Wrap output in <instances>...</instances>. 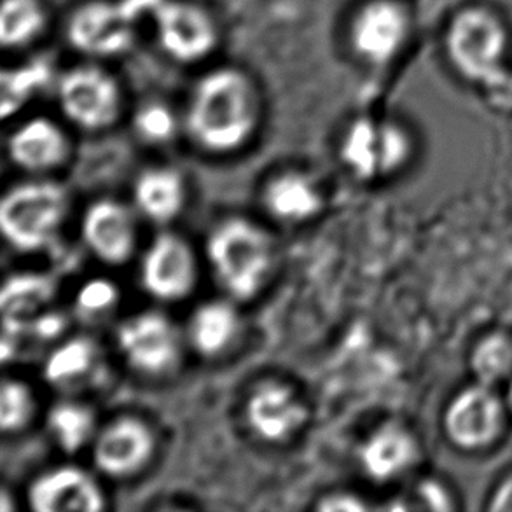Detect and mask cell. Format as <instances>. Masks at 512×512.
<instances>
[{"mask_svg":"<svg viewBox=\"0 0 512 512\" xmlns=\"http://www.w3.org/2000/svg\"><path fill=\"white\" fill-rule=\"evenodd\" d=\"M261 102L252 77L236 67H217L194 84L186 126L194 142L212 153L243 146L259 123Z\"/></svg>","mask_w":512,"mask_h":512,"instance_id":"1","label":"cell"},{"mask_svg":"<svg viewBox=\"0 0 512 512\" xmlns=\"http://www.w3.org/2000/svg\"><path fill=\"white\" fill-rule=\"evenodd\" d=\"M509 48L506 23L485 6H465L451 16L444 49L458 76L472 84L495 83Z\"/></svg>","mask_w":512,"mask_h":512,"instance_id":"2","label":"cell"},{"mask_svg":"<svg viewBox=\"0 0 512 512\" xmlns=\"http://www.w3.org/2000/svg\"><path fill=\"white\" fill-rule=\"evenodd\" d=\"M208 259L222 287L236 299H250L263 287L271 264V242L263 229L229 219L212 231Z\"/></svg>","mask_w":512,"mask_h":512,"instance_id":"3","label":"cell"},{"mask_svg":"<svg viewBox=\"0 0 512 512\" xmlns=\"http://www.w3.org/2000/svg\"><path fill=\"white\" fill-rule=\"evenodd\" d=\"M69 198L55 182H25L0 203V228L14 249L37 250L51 242L67 215Z\"/></svg>","mask_w":512,"mask_h":512,"instance_id":"4","label":"cell"},{"mask_svg":"<svg viewBox=\"0 0 512 512\" xmlns=\"http://www.w3.org/2000/svg\"><path fill=\"white\" fill-rule=\"evenodd\" d=\"M411 34V14L402 0H366L348 25L353 55L371 67H385L399 56Z\"/></svg>","mask_w":512,"mask_h":512,"instance_id":"5","label":"cell"},{"mask_svg":"<svg viewBox=\"0 0 512 512\" xmlns=\"http://www.w3.org/2000/svg\"><path fill=\"white\" fill-rule=\"evenodd\" d=\"M56 95L63 114L84 130L114 125L123 102L116 77L98 65H77L63 72Z\"/></svg>","mask_w":512,"mask_h":512,"instance_id":"6","label":"cell"},{"mask_svg":"<svg viewBox=\"0 0 512 512\" xmlns=\"http://www.w3.org/2000/svg\"><path fill=\"white\" fill-rule=\"evenodd\" d=\"M506 416V401L493 387L476 381L451 399L444 413V432L458 450H486L502 436Z\"/></svg>","mask_w":512,"mask_h":512,"instance_id":"7","label":"cell"},{"mask_svg":"<svg viewBox=\"0 0 512 512\" xmlns=\"http://www.w3.org/2000/svg\"><path fill=\"white\" fill-rule=\"evenodd\" d=\"M153 14L158 42L177 62H200L219 42V27L214 16L198 2L161 0Z\"/></svg>","mask_w":512,"mask_h":512,"instance_id":"8","label":"cell"},{"mask_svg":"<svg viewBox=\"0 0 512 512\" xmlns=\"http://www.w3.org/2000/svg\"><path fill=\"white\" fill-rule=\"evenodd\" d=\"M137 16L125 0H93L77 7L67 23L69 42L81 53L114 56L132 46Z\"/></svg>","mask_w":512,"mask_h":512,"instance_id":"9","label":"cell"},{"mask_svg":"<svg viewBox=\"0 0 512 512\" xmlns=\"http://www.w3.org/2000/svg\"><path fill=\"white\" fill-rule=\"evenodd\" d=\"M408 133L394 123L360 119L346 133L341 154L346 165L360 177L392 172L408 160Z\"/></svg>","mask_w":512,"mask_h":512,"instance_id":"10","label":"cell"},{"mask_svg":"<svg viewBox=\"0 0 512 512\" xmlns=\"http://www.w3.org/2000/svg\"><path fill=\"white\" fill-rule=\"evenodd\" d=\"M119 350L135 369L160 374L179 357V338L172 322L156 312L140 313L118 329Z\"/></svg>","mask_w":512,"mask_h":512,"instance_id":"11","label":"cell"},{"mask_svg":"<svg viewBox=\"0 0 512 512\" xmlns=\"http://www.w3.org/2000/svg\"><path fill=\"white\" fill-rule=\"evenodd\" d=\"M196 282L193 250L172 233L156 236L142 261V284L154 298H186Z\"/></svg>","mask_w":512,"mask_h":512,"instance_id":"12","label":"cell"},{"mask_svg":"<svg viewBox=\"0 0 512 512\" xmlns=\"http://www.w3.org/2000/svg\"><path fill=\"white\" fill-rule=\"evenodd\" d=\"M154 437L146 423L123 416L98 434L93 460L100 471L121 478L140 471L153 455Z\"/></svg>","mask_w":512,"mask_h":512,"instance_id":"13","label":"cell"},{"mask_svg":"<svg viewBox=\"0 0 512 512\" xmlns=\"http://www.w3.org/2000/svg\"><path fill=\"white\" fill-rule=\"evenodd\" d=\"M28 502L37 512H98L105 506L104 493L95 479L72 465L35 479L28 490Z\"/></svg>","mask_w":512,"mask_h":512,"instance_id":"14","label":"cell"},{"mask_svg":"<svg viewBox=\"0 0 512 512\" xmlns=\"http://www.w3.org/2000/svg\"><path fill=\"white\" fill-rule=\"evenodd\" d=\"M245 415L257 436L280 443L305 423L306 408L291 387L278 381H264L250 394Z\"/></svg>","mask_w":512,"mask_h":512,"instance_id":"15","label":"cell"},{"mask_svg":"<svg viewBox=\"0 0 512 512\" xmlns=\"http://www.w3.org/2000/svg\"><path fill=\"white\" fill-rule=\"evenodd\" d=\"M83 238L88 249L104 263H126L135 250L132 215L118 201H97L84 214Z\"/></svg>","mask_w":512,"mask_h":512,"instance_id":"16","label":"cell"},{"mask_svg":"<svg viewBox=\"0 0 512 512\" xmlns=\"http://www.w3.org/2000/svg\"><path fill=\"white\" fill-rule=\"evenodd\" d=\"M69 149L67 135L48 118L28 119L7 142L14 165L28 172H48L60 167L67 160Z\"/></svg>","mask_w":512,"mask_h":512,"instance_id":"17","label":"cell"},{"mask_svg":"<svg viewBox=\"0 0 512 512\" xmlns=\"http://www.w3.org/2000/svg\"><path fill=\"white\" fill-rule=\"evenodd\" d=\"M416 457L418 446L415 437L395 423L374 430L359 453L362 469L374 481H388L401 476L415 464Z\"/></svg>","mask_w":512,"mask_h":512,"instance_id":"18","label":"cell"},{"mask_svg":"<svg viewBox=\"0 0 512 512\" xmlns=\"http://www.w3.org/2000/svg\"><path fill=\"white\" fill-rule=\"evenodd\" d=\"M264 207L282 221H303L319 212L322 198L306 175L287 172L264 187Z\"/></svg>","mask_w":512,"mask_h":512,"instance_id":"19","label":"cell"},{"mask_svg":"<svg viewBox=\"0 0 512 512\" xmlns=\"http://www.w3.org/2000/svg\"><path fill=\"white\" fill-rule=\"evenodd\" d=\"M133 196L142 214L153 221H172L184 203V184L172 168H151L139 175Z\"/></svg>","mask_w":512,"mask_h":512,"instance_id":"20","label":"cell"},{"mask_svg":"<svg viewBox=\"0 0 512 512\" xmlns=\"http://www.w3.org/2000/svg\"><path fill=\"white\" fill-rule=\"evenodd\" d=\"M55 292L53 280L35 273H20L6 280L2 287L0 306L4 313L6 334H16L23 327V319L46 305Z\"/></svg>","mask_w":512,"mask_h":512,"instance_id":"21","label":"cell"},{"mask_svg":"<svg viewBox=\"0 0 512 512\" xmlns=\"http://www.w3.org/2000/svg\"><path fill=\"white\" fill-rule=\"evenodd\" d=\"M236 334V313L222 301H212L194 310L189 322V338L203 355H217Z\"/></svg>","mask_w":512,"mask_h":512,"instance_id":"22","label":"cell"},{"mask_svg":"<svg viewBox=\"0 0 512 512\" xmlns=\"http://www.w3.org/2000/svg\"><path fill=\"white\" fill-rule=\"evenodd\" d=\"M48 25V13L42 0H2L0 6V42L6 49L32 44Z\"/></svg>","mask_w":512,"mask_h":512,"instance_id":"23","label":"cell"},{"mask_svg":"<svg viewBox=\"0 0 512 512\" xmlns=\"http://www.w3.org/2000/svg\"><path fill=\"white\" fill-rule=\"evenodd\" d=\"M48 427L63 451L76 453L93 437L95 416L79 402H58L49 409Z\"/></svg>","mask_w":512,"mask_h":512,"instance_id":"24","label":"cell"},{"mask_svg":"<svg viewBox=\"0 0 512 512\" xmlns=\"http://www.w3.org/2000/svg\"><path fill=\"white\" fill-rule=\"evenodd\" d=\"M471 369L481 385L495 387L512 378V338L506 333L486 334L471 353Z\"/></svg>","mask_w":512,"mask_h":512,"instance_id":"25","label":"cell"},{"mask_svg":"<svg viewBox=\"0 0 512 512\" xmlns=\"http://www.w3.org/2000/svg\"><path fill=\"white\" fill-rule=\"evenodd\" d=\"M95 355V346L86 338L65 341L46 360L44 376L55 385L72 383L90 371Z\"/></svg>","mask_w":512,"mask_h":512,"instance_id":"26","label":"cell"},{"mask_svg":"<svg viewBox=\"0 0 512 512\" xmlns=\"http://www.w3.org/2000/svg\"><path fill=\"white\" fill-rule=\"evenodd\" d=\"M34 413V397L30 388L16 380H6L0 388V427L14 432L27 425Z\"/></svg>","mask_w":512,"mask_h":512,"instance_id":"27","label":"cell"},{"mask_svg":"<svg viewBox=\"0 0 512 512\" xmlns=\"http://www.w3.org/2000/svg\"><path fill=\"white\" fill-rule=\"evenodd\" d=\"M135 130L139 133L140 139L161 144L172 139L177 132V118L168 105L161 102H149L139 107V111L133 118Z\"/></svg>","mask_w":512,"mask_h":512,"instance_id":"28","label":"cell"},{"mask_svg":"<svg viewBox=\"0 0 512 512\" xmlns=\"http://www.w3.org/2000/svg\"><path fill=\"white\" fill-rule=\"evenodd\" d=\"M49 74L44 65H30L27 69L13 70L2 76V107L4 116L25 102L32 93L48 81Z\"/></svg>","mask_w":512,"mask_h":512,"instance_id":"29","label":"cell"},{"mask_svg":"<svg viewBox=\"0 0 512 512\" xmlns=\"http://www.w3.org/2000/svg\"><path fill=\"white\" fill-rule=\"evenodd\" d=\"M118 301V287L109 280H91L81 287L77 294V306L88 315H100L116 305Z\"/></svg>","mask_w":512,"mask_h":512,"instance_id":"30","label":"cell"},{"mask_svg":"<svg viewBox=\"0 0 512 512\" xmlns=\"http://www.w3.org/2000/svg\"><path fill=\"white\" fill-rule=\"evenodd\" d=\"M415 499L420 500V507L434 509V511H448L451 509V497L448 490L437 481H423L416 488Z\"/></svg>","mask_w":512,"mask_h":512,"instance_id":"31","label":"cell"},{"mask_svg":"<svg viewBox=\"0 0 512 512\" xmlns=\"http://www.w3.org/2000/svg\"><path fill=\"white\" fill-rule=\"evenodd\" d=\"M63 329H65V320H63L62 315L44 313V315H39L34 320L32 333L42 338V340H51V338H56L58 334L62 333Z\"/></svg>","mask_w":512,"mask_h":512,"instance_id":"32","label":"cell"},{"mask_svg":"<svg viewBox=\"0 0 512 512\" xmlns=\"http://www.w3.org/2000/svg\"><path fill=\"white\" fill-rule=\"evenodd\" d=\"M319 509L327 512H355L366 509V506L353 495L338 493V495H331V497H326V500H322Z\"/></svg>","mask_w":512,"mask_h":512,"instance_id":"33","label":"cell"},{"mask_svg":"<svg viewBox=\"0 0 512 512\" xmlns=\"http://www.w3.org/2000/svg\"><path fill=\"white\" fill-rule=\"evenodd\" d=\"M488 509L492 512H512V474L497 486Z\"/></svg>","mask_w":512,"mask_h":512,"instance_id":"34","label":"cell"},{"mask_svg":"<svg viewBox=\"0 0 512 512\" xmlns=\"http://www.w3.org/2000/svg\"><path fill=\"white\" fill-rule=\"evenodd\" d=\"M504 401H506L507 413L512 415V378L509 380V387H507L506 399Z\"/></svg>","mask_w":512,"mask_h":512,"instance_id":"35","label":"cell"}]
</instances>
